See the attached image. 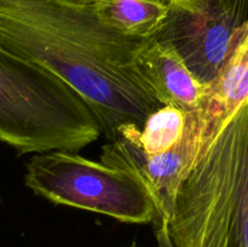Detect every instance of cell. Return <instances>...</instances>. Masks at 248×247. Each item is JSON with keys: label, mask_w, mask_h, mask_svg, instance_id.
Masks as SVG:
<instances>
[{"label": "cell", "mask_w": 248, "mask_h": 247, "mask_svg": "<svg viewBox=\"0 0 248 247\" xmlns=\"http://www.w3.org/2000/svg\"><path fill=\"white\" fill-rule=\"evenodd\" d=\"M153 39L116 33L75 0H0V47L64 79L111 140L123 126L142 130L161 107L137 68Z\"/></svg>", "instance_id": "1"}, {"label": "cell", "mask_w": 248, "mask_h": 247, "mask_svg": "<svg viewBox=\"0 0 248 247\" xmlns=\"http://www.w3.org/2000/svg\"><path fill=\"white\" fill-rule=\"evenodd\" d=\"M169 228L174 247H248V101L201 150Z\"/></svg>", "instance_id": "2"}, {"label": "cell", "mask_w": 248, "mask_h": 247, "mask_svg": "<svg viewBox=\"0 0 248 247\" xmlns=\"http://www.w3.org/2000/svg\"><path fill=\"white\" fill-rule=\"evenodd\" d=\"M101 133L96 114L74 87L0 47V142L18 154L78 152Z\"/></svg>", "instance_id": "3"}, {"label": "cell", "mask_w": 248, "mask_h": 247, "mask_svg": "<svg viewBox=\"0 0 248 247\" xmlns=\"http://www.w3.org/2000/svg\"><path fill=\"white\" fill-rule=\"evenodd\" d=\"M26 185L56 205L109 216L124 223H153L154 200L136 177L75 152L36 154L27 165Z\"/></svg>", "instance_id": "4"}, {"label": "cell", "mask_w": 248, "mask_h": 247, "mask_svg": "<svg viewBox=\"0 0 248 247\" xmlns=\"http://www.w3.org/2000/svg\"><path fill=\"white\" fill-rule=\"evenodd\" d=\"M248 19V0H171L160 41L176 48L205 84L219 77Z\"/></svg>", "instance_id": "5"}, {"label": "cell", "mask_w": 248, "mask_h": 247, "mask_svg": "<svg viewBox=\"0 0 248 247\" xmlns=\"http://www.w3.org/2000/svg\"><path fill=\"white\" fill-rule=\"evenodd\" d=\"M207 142V130L198 109L189 111L183 139L169 152L148 155L136 143L118 138L103 145L101 162L140 179L154 200L159 217L170 219L179 189Z\"/></svg>", "instance_id": "6"}, {"label": "cell", "mask_w": 248, "mask_h": 247, "mask_svg": "<svg viewBox=\"0 0 248 247\" xmlns=\"http://www.w3.org/2000/svg\"><path fill=\"white\" fill-rule=\"evenodd\" d=\"M137 68L161 106H176L186 111L200 109L210 85L201 81L176 48L153 39L137 57Z\"/></svg>", "instance_id": "7"}, {"label": "cell", "mask_w": 248, "mask_h": 247, "mask_svg": "<svg viewBox=\"0 0 248 247\" xmlns=\"http://www.w3.org/2000/svg\"><path fill=\"white\" fill-rule=\"evenodd\" d=\"M248 101V19L236 44L200 110L210 142L232 116Z\"/></svg>", "instance_id": "8"}, {"label": "cell", "mask_w": 248, "mask_h": 247, "mask_svg": "<svg viewBox=\"0 0 248 247\" xmlns=\"http://www.w3.org/2000/svg\"><path fill=\"white\" fill-rule=\"evenodd\" d=\"M92 12L102 24L131 38H156L170 11L167 0H93Z\"/></svg>", "instance_id": "9"}, {"label": "cell", "mask_w": 248, "mask_h": 247, "mask_svg": "<svg viewBox=\"0 0 248 247\" xmlns=\"http://www.w3.org/2000/svg\"><path fill=\"white\" fill-rule=\"evenodd\" d=\"M186 124L188 111L176 106H161L148 116L142 130L136 125L123 126L118 138L136 143L148 155L162 154L183 139Z\"/></svg>", "instance_id": "10"}, {"label": "cell", "mask_w": 248, "mask_h": 247, "mask_svg": "<svg viewBox=\"0 0 248 247\" xmlns=\"http://www.w3.org/2000/svg\"><path fill=\"white\" fill-rule=\"evenodd\" d=\"M153 223H154L157 247H174L170 235L169 218L157 217Z\"/></svg>", "instance_id": "11"}, {"label": "cell", "mask_w": 248, "mask_h": 247, "mask_svg": "<svg viewBox=\"0 0 248 247\" xmlns=\"http://www.w3.org/2000/svg\"><path fill=\"white\" fill-rule=\"evenodd\" d=\"M75 1H79V2H84V4H91L93 0H75Z\"/></svg>", "instance_id": "12"}, {"label": "cell", "mask_w": 248, "mask_h": 247, "mask_svg": "<svg viewBox=\"0 0 248 247\" xmlns=\"http://www.w3.org/2000/svg\"><path fill=\"white\" fill-rule=\"evenodd\" d=\"M128 247H137V245H136V244H135V242H133V244H132V245H131V246H128Z\"/></svg>", "instance_id": "13"}, {"label": "cell", "mask_w": 248, "mask_h": 247, "mask_svg": "<svg viewBox=\"0 0 248 247\" xmlns=\"http://www.w3.org/2000/svg\"><path fill=\"white\" fill-rule=\"evenodd\" d=\"M167 1H169V2H170V1H171V0H167Z\"/></svg>", "instance_id": "14"}]
</instances>
